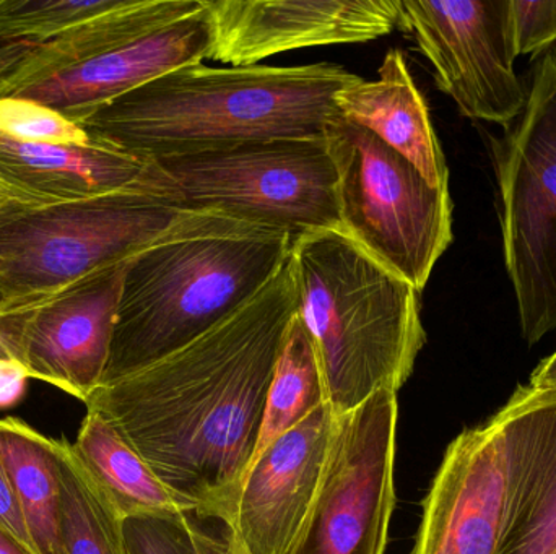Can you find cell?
Returning <instances> with one entry per match:
<instances>
[{"label":"cell","mask_w":556,"mask_h":554,"mask_svg":"<svg viewBox=\"0 0 556 554\" xmlns=\"http://www.w3.org/2000/svg\"><path fill=\"white\" fill-rule=\"evenodd\" d=\"M296 312L288 257L263 292L227 321L152 366L101 386L85 405L192 510L230 520Z\"/></svg>","instance_id":"obj_1"},{"label":"cell","mask_w":556,"mask_h":554,"mask_svg":"<svg viewBox=\"0 0 556 554\" xmlns=\"http://www.w3.org/2000/svg\"><path fill=\"white\" fill-rule=\"evenodd\" d=\"M363 78L336 64L168 72L78 124L91 139L142 159L256 140H320L342 116L336 94Z\"/></svg>","instance_id":"obj_2"},{"label":"cell","mask_w":556,"mask_h":554,"mask_svg":"<svg viewBox=\"0 0 556 554\" xmlns=\"http://www.w3.org/2000/svg\"><path fill=\"white\" fill-rule=\"evenodd\" d=\"M291 246L287 231L186 211L127 262L101 386L152 366L227 321L277 275Z\"/></svg>","instance_id":"obj_3"},{"label":"cell","mask_w":556,"mask_h":554,"mask_svg":"<svg viewBox=\"0 0 556 554\" xmlns=\"http://www.w3.org/2000/svg\"><path fill=\"white\" fill-rule=\"evenodd\" d=\"M290 262L333 413L352 412L378 390L397 394L427 342L420 293L342 230L301 234Z\"/></svg>","instance_id":"obj_4"},{"label":"cell","mask_w":556,"mask_h":554,"mask_svg":"<svg viewBox=\"0 0 556 554\" xmlns=\"http://www.w3.org/2000/svg\"><path fill=\"white\" fill-rule=\"evenodd\" d=\"M142 191L182 211L287 231L342 230L337 171L320 140H256L147 159Z\"/></svg>","instance_id":"obj_5"},{"label":"cell","mask_w":556,"mask_h":554,"mask_svg":"<svg viewBox=\"0 0 556 554\" xmlns=\"http://www.w3.org/2000/svg\"><path fill=\"white\" fill-rule=\"evenodd\" d=\"M186 211L142 189L0 207V315L28 308L162 237Z\"/></svg>","instance_id":"obj_6"},{"label":"cell","mask_w":556,"mask_h":554,"mask_svg":"<svg viewBox=\"0 0 556 554\" xmlns=\"http://www.w3.org/2000/svg\"><path fill=\"white\" fill-rule=\"evenodd\" d=\"M324 139L343 233L424 292L453 243L450 188H434L401 153L342 116L327 124Z\"/></svg>","instance_id":"obj_7"},{"label":"cell","mask_w":556,"mask_h":554,"mask_svg":"<svg viewBox=\"0 0 556 554\" xmlns=\"http://www.w3.org/2000/svg\"><path fill=\"white\" fill-rule=\"evenodd\" d=\"M492 150L505 266L532 347L556 331V49L535 65L525 109Z\"/></svg>","instance_id":"obj_8"},{"label":"cell","mask_w":556,"mask_h":554,"mask_svg":"<svg viewBox=\"0 0 556 554\" xmlns=\"http://www.w3.org/2000/svg\"><path fill=\"white\" fill-rule=\"evenodd\" d=\"M397 394L337 415L323 481L290 554H384L395 507Z\"/></svg>","instance_id":"obj_9"},{"label":"cell","mask_w":556,"mask_h":554,"mask_svg":"<svg viewBox=\"0 0 556 554\" xmlns=\"http://www.w3.org/2000/svg\"><path fill=\"white\" fill-rule=\"evenodd\" d=\"M397 28L433 65L438 88L464 117L508 127L528 88L515 72L509 0H399Z\"/></svg>","instance_id":"obj_10"},{"label":"cell","mask_w":556,"mask_h":554,"mask_svg":"<svg viewBox=\"0 0 556 554\" xmlns=\"http://www.w3.org/2000/svg\"><path fill=\"white\" fill-rule=\"evenodd\" d=\"M127 262L0 315V344L7 357L18 361L29 379L87 402L103 383Z\"/></svg>","instance_id":"obj_11"},{"label":"cell","mask_w":556,"mask_h":554,"mask_svg":"<svg viewBox=\"0 0 556 554\" xmlns=\"http://www.w3.org/2000/svg\"><path fill=\"white\" fill-rule=\"evenodd\" d=\"M508 523V458L492 416L447 446L410 554H502Z\"/></svg>","instance_id":"obj_12"},{"label":"cell","mask_w":556,"mask_h":554,"mask_svg":"<svg viewBox=\"0 0 556 554\" xmlns=\"http://www.w3.org/2000/svg\"><path fill=\"white\" fill-rule=\"evenodd\" d=\"M212 61L231 67L294 49L355 44L397 28L399 0H205Z\"/></svg>","instance_id":"obj_13"},{"label":"cell","mask_w":556,"mask_h":554,"mask_svg":"<svg viewBox=\"0 0 556 554\" xmlns=\"http://www.w3.org/2000/svg\"><path fill=\"white\" fill-rule=\"evenodd\" d=\"M337 415L324 403L248 468L228 523L248 554H290L323 481Z\"/></svg>","instance_id":"obj_14"},{"label":"cell","mask_w":556,"mask_h":554,"mask_svg":"<svg viewBox=\"0 0 556 554\" xmlns=\"http://www.w3.org/2000/svg\"><path fill=\"white\" fill-rule=\"evenodd\" d=\"M214 31L205 7L186 18L147 33L126 44L91 55L3 98H25L81 124L116 98L211 54Z\"/></svg>","instance_id":"obj_15"},{"label":"cell","mask_w":556,"mask_h":554,"mask_svg":"<svg viewBox=\"0 0 556 554\" xmlns=\"http://www.w3.org/2000/svg\"><path fill=\"white\" fill-rule=\"evenodd\" d=\"M493 416L508 458L509 523L502 554H556V389L519 386Z\"/></svg>","instance_id":"obj_16"},{"label":"cell","mask_w":556,"mask_h":554,"mask_svg":"<svg viewBox=\"0 0 556 554\" xmlns=\"http://www.w3.org/2000/svg\"><path fill=\"white\" fill-rule=\"evenodd\" d=\"M146 168V159L97 140L88 145H52L0 133V194L25 207L142 189Z\"/></svg>","instance_id":"obj_17"},{"label":"cell","mask_w":556,"mask_h":554,"mask_svg":"<svg viewBox=\"0 0 556 554\" xmlns=\"http://www.w3.org/2000/svg\"><path fill=\"white\" fill-rule=\"evenodd\" d=\"M343 119L401 153L434 188H450V169L430 111L399 49H389L378 80L358 81L333 98Z\"/></svg>","instance_id":"obj_18"},{"label":"cell","mask_w":556,"mask_h":554,"mask_svg":"<svg viewBox=\"0 0 556 554\" xmlns=\"http://www.w3.org/2000/svg\"><path fill=\"white\" fill-rule=\"evenodd\" d=\"M72 446L124 519L195 511L173 493L142 455L98 413L87 410Z\"/></svg>","instance_id":"obj_19"},{"label":"cell","mask_w":556,"mask_h":554,"mask_svg":"<svg viewBox=\"0 0 556 554\" xmlns=\"http://www.w3.org/2000/svg\"><path fill=\"white\" fill-rule=\"evenodd\" d=\"M0 454L25 520L29 545L38 554H65L54 439L16 416H7L0 420Z\"/></svg>","instance_id":"obj_20"},{"label":"cell","mask_w":556,"mask_h":554,"mask_svg":"<svg viewBox=\"0 0 556 554\" xmlns=\"http://www.w3.org/2000/svg\"><path fill=\"white\" fill-rule=\"evenodd\" d=\"M65 554H127L124 517L65 438L54 439Z\"/></svg>","instance_id":"obj_21"},{"label":"cell","mask_w":556,"mask_h":554,"mask_svg":"<svg viewBox=\"0 0 556 554\" xmlns=\"http://www.w3.org/2000/svg\"><path fill=\"white\" fill-rule=\"evenodd\" d=\"M324 403H327V396L319 358L313 338L296 312L278 355L253 461L267 446L300 425Z\"/></svg>","instance_id":"obj_22"},{"label":"cell","mask_w":556,"mask_h":554,"mask_svg":"<svg viewBox=\"0 0 556 554\" xmlns=\"http://www.w3.org/2000/svg\"><path fill=\"white\" fill-rule=\"evenodd\" d=\"M127 554H248L227 519L199 511L124 519Z\"/></svg>","instance_id":"obj_23"},{"label":"cell","mask_w":556,"mask_h":554,"mask_svg":"<svg viewBox=\"0 0 556 554\" xmlns=\"http://www.w3.org/2000/svg\"><path fill=\"white\" fill-rule=\"evenodd\" d=\"M0 133L22 142L52 145H88L93 142L78 124L45 104L25 98H0Z\"/></svg>","instance_id":"obj_24"},{"label":"cell","mask_w":556,"mask_h":554,"mask_svg":"<svg viewBox=\"0 0 556 554\" xmlns=\"http://www.w3.org/2000/svg\"><path fill=\"white\" fill-rule=\"evenodd\" d=\"M513 51L538 57L556 44V0H509Z\"/></svg>","instance_id":"obj_25"},{"label":"cell","mask_w":556,"mask_h":554,"mask_svg":"<svg viewBox=\"0 0 556 554\" xmlns=\"http://www.w3.org/2000/svg\"><path fill=\"white\" fill-rule=\"evenodd\" d=\"M28 379V373L18 361L0 358V410L13 409L22 402Z\"/></svg>","instance_id":"obj_26"},{"label":"cell","mask_w":556,"mask_h":554,"mask_svg":"<svg viewBox=\"0 0 556 554\" xmlns=\"http://www.w3.org/2000/svg\"><path fill=\"white\" fill-rule=\"evenodd\" d=\"M0 524L5 526L13 536L18 537L26 545H29L25 520H23L18 501H16L12 484H10L9 475H7L2 454H0Z\"/></svg>","instance_id":"obj_27"},{"label":"cell","mask_w":556,"mask_h":554,"mask_svg":"<svg viewBox=\"0 0 556 554\" xmlns=\"http://www.w3.org/2000/svg\"><path fill=\"white\" fill-rule=\"evenodd\" d=\"M528 386L538 390L556 389V351L535 368Z\"/></svg>","instance_id":"obj_28"},{"label":"cell","mask_w":556,"mask_h":554,"mask_svg":"<svg viewBox=\"0 0 556 554\" xmlns=\"http://www.w3.org/2000/svg\"><path fill=\"white\" fill-rule=\"evenodd\" d=\"M0 554H38L0 524Z\"/></svg>","instance_id":"obj_29"},{"label":"cell","mask_w":556,"mask_h":554,"mask_svg":"<svg viewBox=\"0 0 556 554\" xmlns=\"http://www.w3.org/2000/svg\"><path fill=\"white\" fill-rule=\"evenodd\" d=\"M0 358H9L7 357L5 350H3L2 344H0Z\"/></svg>","instance_id":"obj_30"},{"label":"cell","mask_w":556,"mask_h":554,"mask_svg":"<svg viewBox=\"0 0 556 554\" xmlns=\"http://www.w3.org/2000/svg\"><path fill=\"white\" fill-rule=\"evenodd\" d=\"M7 202H9V201H7V198H5V197H3V195H2V194H0V207H2V205H5V204H7Z\"/></svg>","instance_id":"obj_31"}]
</instances>
